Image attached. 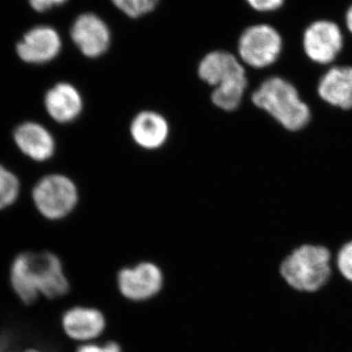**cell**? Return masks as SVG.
<instances>
[{
	"instance_id": "6da1fadb",
	"label": "cell",
	"mask_w": 352,
	"mask_h": 352,
	"mask_svg": "<svg viewBox=\"0 0 352 352\" xmlns=\"http://www.w3.org/2000/svg\"><path fill=\"white\" fill-rule=\"evenodd\" d=\"M252 100L288 131H300L311 118L310 109L300 99L296 88L278 76L264 80L252 94Z\"/></svg>"
},
{
	"instance_id": "7a4b0ae2",
	"label": "cell",
	"mask_w": 352,
	"mask_h": 352,
	"mask_svg": "<svg viewBox=\"0 0 352 352\" xmlns=\"http://www.w3.org/2000/svg\"><path fill=\"white\" fill-rule=\"evenodd\" d=\"M331 254L322 245H303L281 264V275L294 289L315 292L327 283L331 275Z\"/></svg>"
},
{
	"instance_id": "3957f363",
	"label": "cell",
	"mask_w": 352,
	"mask_h": 352,
	"mask_svg": "<svg viewBox=\"0 0 352 352\" xmlns=\"http://www.w3.org/2000/svg\"><path fill=\"white\" fill-rule=\"evenodd\" d=\"M166 278L161 266L153 261H139L120 268L116 277L120 295L131 302H149L163 291Z\"/></svg>"
},
{
	"instance_id": "277c9868",
	"label": "cell",
	"mask_w": 352,
	"mask_h": 352,
	"mask_svg": "<svg viewBox=\"0 0 352 352\" xmlns=\"http://www.w3.org/2000/svg\"><path fill=\"white\" fill-rule=\"evenodd\" d=\"M32 199L45 219L59 220L73 212L78 192L75 183L67 176L50 175L41 178L34 186Z\"/></svg>"
},
{
	"instance_id": "5b68a950",
	"label": "cell",
	"mask_w": 352,
	"mask_h": 352,
	"mask_svg": "<svg viewBox=\"0 0 352 352\" xmlns=\"http://www.w3.org/2000/svg\"><path fill=\"white\" fill-rule=\"evenodd\" d=\"M281 50V36L274 28L267 25L250 27L243 32L238 44L242 61L256 69L274 63Z\"/></svg>"
},
{
	"instance_id": "8992f818",
	"label": "cell",
	"mask_w": 352,
	"mask_h": 352,
	"mask_svg": "<svg viewBox=\"0 0 352 352\" xmlns=\"http://www.w3.org/2000/svg\"><path fill=\"white\" fill-rule=\"evenodd\" d=\"M61 326L69 340L82 344L96 342L103 336L107 330L108 320L99 308L75 305L62 314Z\"/></svg>"
},
{
	"instance_id": "52a82bcc",
	"label": "cell",
	"mask_w": 352,
	"mask_h": 352,
	"mask_svg": "<svg viewBox=\"0 0 352 352\" xmlns=\"http://www.w3.org/2000/svg\"><path fill=\"white\" fill-rule=\"evenodd\" d=\"M34 274L39 295L56 300L68 295L71 284L64 264L51 252H34Z\"/></svg>"
},
{
	"instance_id": "ba28073f",
	"label": "cell",
	"mask_w": 352,
	"mask_h": 352,
	"mask_svg": "<svg viewBox=\"0 0 352 352\" xmlns=\"http://www.w3.org/2000/svg\"><path fill=\"white\" fill-rule=\"evenodd\" d=\"M303 47L312 61L329 64L342 48L340 28L329 21H319L310 25L303 36Z\"/></svg>"
},
{
	"instance_id": "9c48e42d",
	"label": "cell",
	"mask_w": 352,
	"mask_h": 352,
	"mask_svg": "<svg viewBox=\"0 0 352 352\" xmlns=\"http://www.w3.org/2000/svg\"><path fill=\"white\" fill-rule=\"evenodd\" d=\"M71 36L78 50L87 57H100L110 47V30L94 14L80 15L72 27Z\"/></svg>"
},
{
	"instance_id": "30bf717a",
	"label": "cell",
	"mask_w": 352,
	"mask_h": 352,
	"mask_svg": "<svg viewBox=\"0 0 352 352\" xmlns=\"http://www.w3.org/2000/svg\"><path fill=\"white\" fill-rule=\"evenodd\" d=\"M62 41L54 29L46 25L34 28L18 43L17 53L23 61L30 64H44L58 56Z\"/></svg>"
},
{
	"instance_id": "8fae6325",
	"label": "cell",
	"mask_w": 352,
	"mask_h": 352,
	"mask_svg": "<svg viewBox=\"0 0 352 352\" xmlns=\"http://www.w3.org/2000/svg\"><path fill=\"white\" fill-rule=\"evenodd\" d=\"M198 75L210 87L245 78V72L239 60L226 51H214L203 58L198 67Z\"/></svg>"
},
{
	"instance_id": "7c38bea8",
	"label": "cell",
	"mask_w": 352,
	"mask_h": 352,
	"mask_svg": "<svg viewBox=\"0 0 352 352\" xmlns=\"http://www.w3.org/2000/svg\"><path fill=\"white\" fill-rule=\"evenodd\" d=\"M131 135L134 142L146 150L163 147L170 135L168 120L154 111H143L133 118Z\"/></svg>"
},
{
	"instance_id": "4fadbf2b",
	"label": "cell",
	"mask_w": 352,
	"mask_h": 352,
	"mask_svg": "<svg viewBox=\"0 0 352 352\" xmlns=\"http://www.w3.org/2000/svg\"><path fill=\"white\" fill-rule=\"evenodd\" d=\"M44 104L50 117L60 124H69L78 119L83 108L80 91L67 82L58 83L48 90Z\"/></svg>"
},
{
	"instance_id": "5bb4252c",
	"label": "cell",
	"mask_w": 352,
	"mask_h": 352,
	"mask_svg": "<svg viewBox=\"0 0 352 352\" xmlns=\"http://www.w3.org/2000/svg\"><path fill=\"white\" fill-rule=\"evenodd\" d=\"M14 140L25 156L43 162L53 156L55 141L50 131L36 122H24L14 131Z\"/></svg>"
},
{
	"instance_id": "9a60e30c",
	"label": "cell",
	"mask_w": 352,
	"mask_h": 352,
	"mask_svg": "<svg viewBox=\"0 0 352 352\" xmlns=\"http://www.w3.org/2000/svg\"><path fill=\"white\" fill-rule=\"evenodd\" d=\"M319 96L330 105L352 109V67H335L322 76Z\"/></svg>"
},
{
	"instance_id": "2e32d148",
	"label": "cell",
	"mask_w": 352,
	"mask_h": 352,
	"mask_svg": "<svg viewBox=\"0 0 352 352\" xmlns=\"http://www.w3.org/2000/svg\"><path fill=\"white\" fill-rule=\"evenodd\" d=\"M9 281L14 294L24 305H31L39 298L34 267V252L17 254L11 263Z\"/></svg>"
},
{
	"instance_id": "e0dca14e",
	"label": "cell",
	"mask_w": 352,
	"mask_h": 352,
	"mask_svg": "<svg viewBox=\"0 0 352 352\" xmlns=\"http://www.w3.org/2000/svg\"><path fill=\"white\" fill-rule=\"evenodd\" d=\"M247 87L248 80L245 78L214 87L212 94V103L227 112L235 111L241 105Z\"/></svg>"
},
{
	"instance_id": "ac0fdd59",
	"label": "cell",
	"mask_w": 352,
	"mask_h": 352,
	"mask_svg": "<svg viewBox=\"0 0 352 352\" xmlns=\"http://www.w3.org/2000/svg\"><path fill=\"white\" fill-rule=\"evenodd\" d=\"M19 180L0 164V210L12 205L19 195Z\"/></svg>"
},
{
	"instance_id": "d6986e66",
	"label": "cell",
	"mask_w": 352,
	"mask_h": 352,
	"mask_svg": "<svg viewBox=\"0 0 352 352\" xmlns=\"http://www.w3.org/2000/svg\"><path fill=\"white\" fill-rule=\"evenodd\" d=\"M113 4L131 18L151 12L160 0H112Z\"/></svg>"
},
{
	"instance_id": "ffe728a7",
	"label": "cell",
	"mask_w": 352,
	"mask_h": 352,
	"mask_svg": "<svg viewBox=\"0 0 352 352\" xmlns=\"http://www.w3.org/2000/svg\"><path fill=\"white\" fill-rule=\"evenodd\" d=\"M338 267L342 276L352 282V242L347 243L338 254Z\"/></svg>"
},
{
	"instance_id": "44dd1931",
	"label": "cell",
	"mask_w": 352,
	"mask_h": 352,
	"mask_svg": "<svg viewBox=\"0 0 352 352\" xmlns=\"http://www.w3.org/2000/svg\"><path fill=\"white\" fill-rule=\"evenodd\" d=\"M76 352H122V347L115 340H107L103 344L94 342L80 344Z\"/></svg>"
},
{
	"instance_id": "7402d4cb",
	"label": "cell",
	"mask_w": 352,
	"mask_h": 352,
	"mask_svg": "<svg viewBox=\"0 0 352 352\" xmlns=\"http://www.w3.org/2000/svg\"><path fill=\"white\" fill-rule=\"evenodd\" d=\"M252 8L258 11H273L283 4L284 0H247Z\"/></svg>"
},
{
	"instance_id": "603a6c76",
	"label": "cell",
	"mask_w": 352,
	"mask_h": 352,
	"mask_svg": "<svg viewBox=\"0 0 352 352\" xmlns=\"http://www.w3.org/2000/svg\"><path fill=\"white\" fill-rule=\"evenodd\" d=\"M30 4L38 12H43L54 6H62L67 0H29Z\"/></svg>"
},
{
	"instance_id": "cb8c5ba5",
	"label": "cell",
	"mask_w": 352,
	"mask_h": 352,
	"mask_svg": "<svg viewBox=\"0 0 352 352\" xmlns=\"http://www.w3.org/2000/svg\"><path fill=\"white\" fill-rule=\"evenodd\" d=\"M346 25L347 28H349V31L352 32V6L351 7V8H349V10L347 11Z\"/></svg>"
},
{
	"instance_id": "d4e9b609",
	"label": "cell",
	"mask_w": 352,
	"mask_h": 352,
	"mask_svg": "<svg viewBox=\"0 0 352 352\" xmlns=\"http://www.w3.org/2000/svg\"><path fill=\"white\" fill-rule=\"evenodd\" d=\"M7 352H44L41 351V349H36V347H29V349H25L24 351H7Z\"/></svg>"
},
{
	"instance_id": "484cf974",
	"label": "cell",
	"mask_w": 352,
	"mask_h": 352,
	"mask_svg": "<svg viewBox=\"0 0 352 352\" xmlns=\"http://www.w3.org/2000/svg\"><path fill=\"white\" fill-rule=\"evenodd\" d=\"M6 340H0V352L4 351V349H6Z\"/></svg>"
}]
</instances>
